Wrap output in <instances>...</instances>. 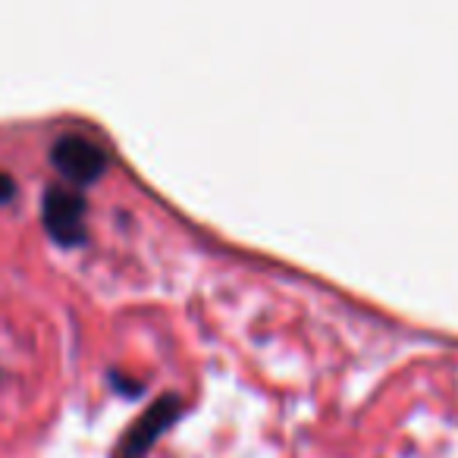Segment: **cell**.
Instances as JSON below:
<instances>
[{"mask_svg": "<svg viewBox=\"0 0 458 458\" xmlns=\"http://www.w3.org/2000/svg\"><path fill=\"white\" fill-rule=\"evenodd\" d=\"M41 220L47 233L66 249H76L85 242V198L79 189L64 182H54L41 195Z\"/></svg>", "mask_w": 458, "mask_h": 458, "instance_id": "cell-1", "label": "cell"}, {"mask_svg": "<svg viewBox=\"0 0 458 458\" xmlns=\"http://www.w3.org/2000/svg\"><path fill=\"white\" fill-rule=\"evenodd\" d=\"M51 164L70 179L72 185H89L107 170V151L98 141L85 139L79 132H66L54 141Z\"/></svg>", "mask_w": 458, "mask_h": 458, "instance_id": "cell-2", "label": "cell"}, {"mask_svg": "<svg viewBox=\"0 0 458 458\" xmlns=\"http://www.w3.org/2000/svg\"><path fill=\"white\" fill-rule=\"evenodd\" d=\"M182 414V399L176 393H166L129 427L126 439L120 443V458H141L166 430L173 427V420Z\"/></svg>", "mask_w": 458, "mask_h": 458, "instance_id": "cell-3", "label": "cell"}, {"mask_svg": "<svg viewBox=\"0 0 458 458\" xmlns=\"http://www.w3.org/2000/svg\"><path fill=\"white\" fill-rule=\"evenodd\" d=\"M16 191H20V189H16V179L10 176V173H4V170H0V204L13 201V198H16Z\"/></svg>", "mask_w": 458, "mask_h": 458, "instance_id": "cell-4", "label": "cell"}, {"mask_svg": "<svg viewBox=\"0 0 458 458\" xmlns=\"http://www.w3.org/2000/svg\"><path fill=\"white\" fill-rule=\"evenodd\" d=\"M110 383H114V386H120L123 393H132V395H139L141 393V383H132V380H123V374H110Z\"/></svg>", "mask_w": 458, "mask_h": 458, "instance_id": "cell-5", "label": "cell"}]
</instances>
